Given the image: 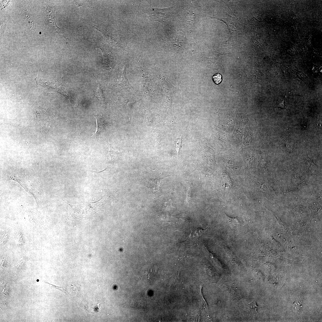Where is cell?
Segmentation results:
<instances>
[{
  "label": "cell",
  "instance_id": "9",
  "mask_svg": "<svg viewBox=\"0 0 322 322\" xmlns=\"http://www.w3.org/2000/svg\"><path fill=\"white\" fill-rule=\"evenodd\" d=\"M110 147V150L109 152V157L111 162H113L118 157V153L115 151L111 145L108 142Z\"/></svg>",
  "mask_w": 322,
  "mask_h": 322
},
{
  "label": "cell",
  "instance_id": "13",
  "mask_svg": "<svg viewBox=\"0 0 322 322\" xmlns=\"http://www.w3.org/2000/svg\"><path fill=\"white\" fill-rule=\"evenodd\" d=\"M250 309L254 312H257L259 308L255 302H253L249 305Z\"/></svg>",
  "mask_w": 322,
  "mask_h": 322
},
{
  "label": "cell",
  "instance_id": "2",
  "mask_svg": "<svg viewBox=\"0 0 322 322\" xmlns=\"http://www.w3.org/2000/svg\"><path fill=\"white\" fill-rule=\"evenodd\" d=\"M55 10L54 8L48 7L46 9V19L47 20V25H49L51 28L58 29L59 28L57 27L56 21L55 16Z\"/></svg>",
  "mask_w": 322,
  "mask_h": 322
},
{
  "label": "cell",
  "instance_id": "11",
  "mask_svg": "<svg viewBox=\"0 0 322 322\" xmlns=\"http://www.w3.org/2000/svg\"><path fill=\"white\" fill-rule=\"evenodd\" d=\"M212 79L215 84H219L222 81V76L219 73L216 74L212 77Z\"/></svg>",
  "mask_w": 322,
  "mask_h": 322
},
{
  "label": "cell",
  "instance_id": "4",
  "mask_svg": "<svg viewBox=\"0 0 322 322\" xmlns=\"http://www.w3.org/2000/svg\"><path fill=\"white\" fill-rule=\"evenodd\" d=\"M94 116H95L96 120L97 129L95 133L91 138L94 137L97 138L98 135L99 133L104 129L105 124L102 118H98L95 115Z\"/></svg>",
  "mask_w": 322,
  "mask_h": 322
},
{
  "label": "cell",
  "instance_id": "5",
  "mask_svg": "<svg viewBox=\"0 0 322 322\" xmlns=\"http://www.w3.org/2000/svg\"><path fill=\"white\" fill-rule=\"evenodd\" d=\"M46 112V109L44 107L39 106L36 107L33 110L34 118L37 120L42 119L43 117Z\"/></svg>",
  "mask_w": 322,
  "mask_h": 322
},
{
  "label": "cell",
  "instance_id": "1",
  "mask_svg": "<svg viewBox=\"0 0 322 322\" xmlns=\"http://www.w3.org/2000/svg\"><path fill=\"white\" fill-rule=\"evenodd\" d=\"M166 9H157L150 8L147 11L148 16L160 22L165 20L167 16Z\"/></svg>",
  "mask_w": 322,
  "mask_h": 322
},
{
  "label": "cell",
  "instance_id": "10",
  "mask_svg": "<svg viewBox=\"0 0 322 322\" xmlns=\"http://www.w3.org/2000/svg\"><path fill=\"white\" fill-rule=\"evenodd\" d=\"M100 303L96 305H94L92 306H89L85 308L88 312L90 313L94 314L95 313L99 312L100 308L99 307Z\"/></svg>",
  "mask_w": 322,
  "mask_h": 322
},
{
  "label": "cell",
  "instance_id": "8",
  "mask_svg": "<svg viewBox=\"0 0 322 322\" xmlns=\"http://www.w3.org/2000/svg\"><path fill=\"white\" fill-rule=\"evenodd\" d=\"M52 124V122L50 120L48 121L45 124L41 130V133L43 135L45 136L47 135L51 128Z\"/></svg>",
  "mask_w": 322,
  "mask_h": 322
},
{
  "label": "cell",
  "instance_id": "3",
  "mask_svg": "<svg viewBox=\"0 0 322 322\" xmlns=\"http://www.w3.org/2000/svg\"><path fill=\"white\" fill-rule=\"evenodd\" d=\"M204 230L200 229H197L192 230L189 237L185 241V243H194L197 240L201 234L203 233Z\"/></svg>",
  "mask_w": 322,
  "mask_h": 322
},
{
  "label": "cell",
  "instance_id": "12",
  "mask_svg": "<svg viewBox=\"0 0 322 322\" xmlns=\"http://www.w3.org/2000/svg\"><path fill=\"white\" fill-rule=\"evenodd\" d=\"M182 137H181L180 138H177L176 139L175 141V144L176 149L178 154L179 152L180 149L181 147V145H182Z\"/></svg>",
  "mask_w": 322,
  "mask_h": 322
},
{
  "label": "cell",
  "instance_id": "6",
  "mask_svg": "<svg viewBox=\"0 0 322 322\" xmlns=\"http://www.w3.org/2000/svg\"><path fill=\"white\" fill-rule=\"evenodd\" d=\"M23 14L24 17L25 18V19L26 20L27 22L28 23V25H29L30 26V29H32L33 30L34 29V22H33V20L32 16H30V15L29 14L26 10H24L23 11Z\"/></svg>",
  "mask_w": 322,
  "mask_h": 322
},
{
  "label": "cell",
  "instance_id": "7",
  "mask_svg": "<svg viewBox=\"0 0 322 322\" xmlns=\"http://www.w3.org/2000/svg\"><path fill=\"white\" fill-rule=\"evenodd\" d=\"M302 301L300 300H297L294 302L292 305L293 311L296 313H299L302 308Z\"/></svg>",
  "mask_w": 322,
  "mask_h": 322
}]
</instances>
